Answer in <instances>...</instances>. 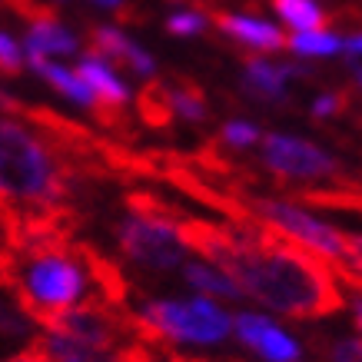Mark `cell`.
<instances>
[{"mask_svg":"<svg viewBox=\"0 0 362 362\" xmlns=\"http://www.w3.org/2000/svg\"><path fill=\"white\" fill-rule=\"evenodd\" d=\"M187 246L203 252L236 279L243 299H256L266 313L289 319H319L342 309V293L332 269L316 252L283 236L230 233L209 223H180Z\"/></svg>","mask_w":362,"mask_h":362,"instance_id":"1","label":"cell"},{"mask_svg":"<svg viewBox=\"0 0 362 362\" xmlns=\"http://www.w3.org/2000/svg\"><path fill=\"white\" fill-rule=\"evenodd\" d=\"M66 189L70 173L50 140L0 113V199L30 209H57Z\"/></svg>","mask_w":362,"mask_h":362,"instance_id":"2","label":"cell"},{"mask_svg":"<svg viewBox=\"0 0 362 362\" xmlns=\"http://www.w3.org/2000/svg\"><path fill=\"white\" fill-rule=\"evenodd\" d=\"M136 326L146 339H170L183 346H220L233 332V316L206 296L153 299L140 309Z\"/></svg>","mask_w":362,"mask_h":362,"instance_id":"3","label":"cell"},{"mask_svg":"<svg viewBox=\"0 0 362 362\" xmlns=\"http://www.w3.org/2000/svg\"><path fill=\"white\" fill-rule=\"evenodd\" d=\"M123 256L143 269H156V273H170L187 263V240H183V226L173 223L166 213L153 206H143L140 199H133V209L123 216L120 230H117Z\"/></svg>","mask_w":362,"mask_h":362,"instance_id":"4","label":"cell"},{"mask_svg":"<svg viewBox=\"0 0 362 362\" xmlns=\"http://www.w3.org/2000/svg\"><path fill=\"white\" fill-rule=\"evenodd\" d=\"M250 213H256L269 226V233L296 243V246H303L309 252H316L319 259H329L336 266H342V259H346V240L349 236L336 230V226H329L326 220L313 216L299 203H289V199H252Z\"/></svg>","mask_w":362,"mask_h":362,"instance_id":"5","label":"cell"},{"mask_svg":"<svg viewBox=\"0 0 362 362\" xmlns=\"http://www.w3.org/2000/svg\"><path fill=\"white\" fill-rule=\"evenodd\" d=\"M259 140H263V163L283 180H329L339 173L336 156L313 140L289 133H266Z\"/></svg>","mask_w":362,"mask_h":362,"instance_id":"6","label":"cell"},{"mask_svg":"<svg viewBox=\"0 0 362 362\" xmlns=\"http://www.w3.org/2000/svg\"><path fill=\"white\" fill-rule=\"evenodd\" d=\"M233 336L263 362H303V346L266 313H236Z\"/></svg>","mask_w":362,"mask_h":362,"instance_id":"7","label":"cell"},{"mask_svg":"<svg viewBox=\"0 0 362 362\" xmlns=\"http://www.w3.org/2000/svg\"><path fill=\"white\" fill-rule=\"evenodd\" d=\"M87 40H90V54L100 57V60H107L113 70L123 66V70H130L133 77H143V80H150L156 74V60L146 54L140 44H133L120 27L100 23V27H93V30L87 33Z\"/></svg>","mask_w":362,"mask_h":362,"instance_id":"8","label":"cell"},{"mask_svg":"<svg viewBox=\"0 0 362 362\" xmlns=\"http://www.w3.org/2000/svg\"><path fill=\"white\" fill-rule=\"evenodd\" d=\"M77 74L83 77V83H87L93 100H97V117L103 123H113L117 113H123V107L130 103L127 83L117 77V70H113L107 60H100V57H93V54L80 57Z\"/></svg>","mask_w":362,"mask_h":362,"instance_id":"9","label":"cell"},{"mask_svg":"<svg viewBox=\"0 0 362 362\" xmlns=\"http://www.w3.org/2000/svg\"><path fill=\"white\" fill-rule=\"evenodd\" d=\"M27 27V44L23 54H40V57H74L80 54V40L66 30L64 23L57 21L50 11H40L37 17H30Z\"/></svg>","mask_w":362,"mask_h":362,"instance_id":"10","label":"cell"},{"mask_svg":"<svg viewBox=\"0 0 362 362\" xmlns=\"http://www.w3.org/2000/svg\"><path fill=\"white\" fill-rule=\"evenodd\" d=\"M216 27L223 33H230L233 40L246 44L250 50H263V54H276V50H286V33L269 21H259V17H250V13H220L216 17Z\"/></svg>","mask_w":362,"mask_h":362,"instance_id":"11","label":"cell"},{"mask_svg":"<svg viewBox=\"0 0 362 362\" xmlns=\"http://www.w3.org/2000/svg\"><path fill=\"white\" fill-rule=\"evenodd\" d=\"M23 60H27V66H30L33 74L44 80V83H50L60 97H66L70 103H77L83 110L97 113V100H93V93H90V87L83 83V77H80L77 70H66L64 64H57V60L40 57V54H23Z\"/></svg>","mask_w":362,"mask_h":362,"instance_id":"12","label":"cell"},{"mask_svg":"<svg viewBox=\"0 0 362 362\" xmlns=\"http://www.w3.org/2000/svg\"><path fill=\"white\" fill-rule=\"evenodd\" d=\"M293 74H306L303 66H289V64H273L266 57H250L246 66H243V83L252 97L266 100V103H276V100L286 97V83Z\"/></svg>","mask_w":362,"mask_h":362,"instance_id":"13","label":"cell"},{"mask_svg":"<svg viewBox=\"0 0 362 362\" xmlns=\"http://www.w3.org/2000/svg\"><path fill=\"white\" fill-rule=\"evenodd\" d=\"M180 273L187 279L193 289H197V296H206V299H226V303H240L243 293L236 279H233L226 269H220L216 263H209V259H197V263H183L180 266Z\"/></svg>","mask_w":362,"mask_h":362,"instance_id":"14","label":"cell"},{"mask_svg":"<svg viewBox=\"0 0 362 362\" xmlns=\"http://www.w3.org/2000/svg\"><path fill=\"white\" fill-rule=\"evenodd\" d=\"M44 346V352L50 356V362H113L117 356H107V352L93 349L87 342H77L70 336H60V332H47L44 339H37Z\"/></svg>","mask_w":362,"mask_h":362,"instance_id":"15","label":"cell"},{"mask_svg":"<svg viewBox=\"0 0 362 362\" xmlns=\"http://www.w3.org/2000/svg\"><path fill=\"white\" fill-rule=\"evenodd\" d=\"M286 50H293L296 57H336L342 54V37H336L326 27H319V30H293V37H286Z\"/></svg>","mask_w":362,"mask_h":362,"instance_id":"16","label":"cell"},{"mask_svg":"<svg viewBox=\"0 0 362 362\" xmlns=\"http://www.w3.org/2000/svg\"><path fill=\"white\" fill-rule=\"evenodd\" d=\"M273 7L293 30H319L326 23V13L316 0H273Z\"/></svg>","mask_w":362,"mask_h":362,"instance_id":"17","label":"cell"},{"mask_svg":"<svg viewBox=\"0 0 362 362\" xmlns=\"http://www.w3.org/2000/svg\"><path fill=\"white\" fill-rule=\"evenodd\" d=\"M140 110L143 117L156 127H166L173 120V107H170V90H160V87H146L140 93Z\"/></svg>","mask_w":362,"mask_h":362,"instance_id":"18","label":"cell"},{"mask_svg":"<svg viewBox=\"0 0 362 362\" xmlns=\"http://www.w3.org/2000/svg\"><path fill=\"white\" fill-rule=\"evenodd\" d=\"M170 107H173V113H180V117H187V120H193V123L206 120V100L199 97L193 87L170 90Z\"/></svg>","mask_w":362,"mask_h":362,"instance_id":"19","label":"cell"},{"mask_svg":"<svg viewBox=\"0 0 362 362\" xmlns=\"http://www.w3.org/2000/svg\"><path fill=\"white\" fill-rule=\"evenodd\" d=\"M23 47L13 40L11 33L0 30V77H21L23 74Z\"/></svg>","mask_w":362,"mask_h":362,"instance_id":"20","label":"cell"},{"mask_svg":"<svg viewBox=\"0 0 362 362\" xmlns=\"http://www.w3.org/2000/svg\"><path fill=\"white\" fill-rule=\"evenodd\" d=\"M220 136H223V143H230L233 150H246V146H252V143H259L263 133H259V127L250 123V120H230L220 130Z\"/></svg>","mask_w":362,"mask_h":362,"instance_id":"21","label":"cell"},{"mask_svg":"<svg viewBox=\"0 0 362 362\" xmlns=\"http://www.w3.org/2000/svg\"><path fill=\"white\" fill-rule=\"evenodd\" d=\"M209 27V21L203 17L199 11H176L170 13V21H166V30L173 33V37H197Z\"/></svg>","mask_w":362,"mask_h":362,"instance_id":"22","label":"cell"},{"mask_svg":"<svg viewBox=\"0 0 362 362\" xmlns=\"http://www.w3.org/2000/svg\"><path fill=\"white\" fill-rule=\"evenodd\" d=\"M342 276H349L356 286H362V236L346 240V259H342Z\"/></svg>","mask_w":362,"mask_h":362,"instance_id":"23","label":"cell"},{"mask_svg":"<svg viewBox=\"0 0 362 362\" xmlns=\"http://www.w3.org/2000/svg\"><path fill=\"white\" fill-rule=\"evenodd\" d=\"M113 362H176V359H163V356H156V352L146 349L143 342H133V346H123Z\"/></svg>","mask_w":362,"mask_h":362,"instance_id":"24","label":"cell"},{"mask_svg":"<svg viewBox=\"0 0 362 362\" xmlns=\"http://www.w3.org/2000/svg\"><path fill=\"white\" fill-rule=\"evenodd\" d=\"M329 362H362V339H339L329 352Z\"/></svg>","mask_w":362,"mask_h":362,"instance_id":"25","label":"cell"},{"mask_svg":"<svg viewBox=\"0 0 362 362\" xmlns=\"http://www.w3.org/2000/svg\"><path fill=\"white\" fill-rule=\"evenodd\" d=\"M346 110V97L342 93H322L313 103V117H332V113Z\"/></svg>","mask_w":362,"mask_h":362,"instance_id":"26","label":"cell"},{"mask_svg":"<svg viewBox=\"0 0 362 362\" xmlns=\"http://www.w3.org/2000/svg\"><path fill=\"white\" fill-rule=\"evenodd\" d=\"M23 329H27V326H23V319L17 316L11 306H4V303H0V336H21Z\"/></svg>","mask_w":362,"mask_h":362,"instance_id":"27","label":"cell"},{"mask_svg":"<svg viewBox=\"0 0 362 362\" xmlns=\"http://www.w3.org/2000/svg\"><path fill=\"white\" fill-rule=\"evenodd\" d=\"M4 362H50V356L44 352L40 342H33V346H27L23 352H17V356H11V359H4Z\"/></svg>","mask_w":362,"mask_h":362,"instance_id":"28","label":"cell"},{"mask_svg":"<svg viewBox=\"0 0 362 362\" xmlns=\"http://www.w3.org/2000/svg\"><path fill=\"white\" fill-rule=\"evenodd\" d=\"M342 54L362 57V33H352V37H346V40H342Z\"/></svg>","mask_w":362,"mask_h":362,"instance_id":"29","label":"cell"},{"mask_svg":"<svg viewBox=\"0 0 362 362\" xmlns=\"http://www.w3.org/2000/svg\"><path fill=\"white\" fill-rule=\"evenodd\" d=\"M97 7H103V11H123V4L127 0H93Z\"/></svg>","mask_w":362,"mask_h":362,"instance_id":"30","label":"cell"},{"mask_svg":"<svg viewBox=\"0 0 362 362\" xmlns=\"http://www.w3.org/2000/svg\"><path fill=\"white\" fill-rule=\"evenodd\" d=\"M356 326H359V332H362V299L356 303Z\"/></svg>","mask_w":362,"mask_h":362,"instance_id":"31","label":"cell"},{"mask_svg":"<svg viewBox=\"0 0 362 362\" xmlns=\"http://www.w3.org/2000/svg\"><path fill=\"white\" fill-rule=\"evenodd\" d=\"M359 206H362V199H359Z\"/></svg>","mask_w":362,"mask_h":362,"instance_id":"32","label":"cell"}]
</instances>
